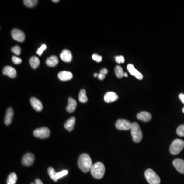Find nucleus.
Masks as SVG:
<instances>
[{
	"label": "nucleus",
	"instance_id": "nucleus-1",
	"mask_svg": "<svg viewBox=\"0 0 184 184\" xmlns=\"http://www.w3.org/2000/svg\"><path fill=\"white\" fill-rule=\"evenodd\" d=\"M78 165L79 168L83 171V172H88L91 169L92 161L90 155L87 154H82L79 157L78 160Z\"/></svg>",
	"mask_w": 184,
	"mask_h": 184
},
{
	"label": "nucleus",
	"instance_id": "nucleus-2",
	"mask_svg": "<svg viewBox=\"0 0 184 184\" xmlns=\"http://www.w3.org/2000/svg\"><path fill=\"white\" fill-rule=\"evenodd\" d=\"M92 176L97 179H101L104 176L106 168L101 162H97L92 167L90 170Z\"/></svg>",
	"mask_w": 184,
	"mask_h": 184
},
{
	"label": "nucleus",
	"instance_id": "nucleus-3",
	"mask_svg": "<svg viewBox=\"0 0 184 184\" xmlns=\"http://www.w3.org/2000/svg\"><path fill=\"white\" fill-rule=\"evenodd\" d=\"M130 130L133 141L136 143L140 142L142 139L143 134L139 124L136 122H134L132 123V127Z\"/></svg>",
	"mask_w": 184,
	"mask_h": 184
},
{
	"label": "nucleus",
	"instance_id": "nucleus-4",
	"mask_svg": "<svg viewBox=\"0 0 184 184\" xmlns=\"http://www.w3.org/2000/svg\"><path fill=\"white\" fill-rule=\"evenodd\" d=\"M145 177L149 184H160L161 179L153 170L148 169L145 172Z\"/></svg>",
	"mask_w": 184,
	"mask_h": 184
},
{
	"label": "nucleus",
	"instance_id": "nucleus-5",
	"mask_svg": "<svg viewBox=\"0 0 184 184\" xmlns=\"http://www.w3.org/2000/svg\"><path fill=\"white\" fill-rule=\"evenodd\" d=\"M184 148V141L182 140L175 139L170 146V152L172 154L176 155L179 154Z\"/></svg>",
	"mask_w": 184,
	"mask_h": 184
},
{
	"label": "nucleus",
	"instance_id": "nucleus-6",
	"mask_svg": "<svg viewBox=\"0 0 184 184\" xmlns=\"http://www.w3.org/2000/svg\"><path fill=\"white\" fill-rule=\"evenodd\" d=\"M34 136L36 138L40 139H46L49 137L50 134V130L46 127L37 128L33 131Z\"/></svg>",
	"mask_w": 184,
	"mask_h": 184
},
{
	"label": "nucleus",
	"instance_id": "nucleus-7",
	"mask_svg": "<svg viewBox=\"0 0 184 184\" xmlns=\"http://www.w3.org/2000/svg\"><path fill=\"white\" fill-rule=\"evenodd\" d=\"M116 127L117 129L122 130H131L132 123L130 122L125 119H119L116 123Z\"/></svg>",
	"mask_w": 184,
	"mask_h": 184
},
{
	"label": "nucleus",
	"instance_id": "nucleus-8",
	"mask_svg": "<svg viewBox=\"0 0 184 184\" xmlns=\"http://www.w3.org/2000/svg\"><path fill=\"white\" fill-rule=\"evenodd\" d=\"M11 36L15 40L19 42H24L25 35L22 31L18 29H13L11 31Z\"/></svg>",
	"mask_w": 184,
	"mask_h": 184
},
{
	"label": "nucleus",
	"instance_id": "nucleus-9",
	"mask_svg": "<svg viewBox=\"0 0 184 184\" xmlns=\"http://www.w3.org/2000/svg\"><path fill=\"white\" fill-rule=\"evenodd\" d=\"M35 160L34 155L31 153H27L23 156L22 164L25 166H30L34 163Z\"/></svg>",
	"mask_w": 184,
	"mask_h": 184
},
{
	"label": "nucleus",
	"instance_id": "nucleus-10",
	"mask_svg": "<svg viewBox=\"0 0 184 184\" xmlns=\"http://www.w3.org/2000/svg\"><path fill=\"white\" fill-rule=\"evenodd\" d=\"M127 69L131 75L134 76V77L139 80H142L143 78V76L142 74L134 68V66L133 64H128L127 66Z\"/></svg>",
	"mask_w": 184,
	"mask_h": 184
},
{
	"label": "nucleus",
	"instance_id": "nucleus-11",
	"mask_svg": "<svg viewBox=\"0 0 184 184\" xmlns=\"http://www.w3.org/2000/svg\"><path fill=\"white\" fill-rule=\"evenodd\" d=\"M31 104L32 107L37 112H40L43 109V104L40 100L37 99L36 98H31L30 99Z\"/></svg>",
	"mask_w": 184,
	"mask_h": 184
},
{
	"label": "nucleus",
	"instance_id": "nucleus-12",
	"mask_svg": "<svg viewBox=\"0 0 184 184\" xmlns=\"http://www.w3.org/2000/svg\"><path fill=\"white\" fill-rule=\"evenodd\" d=\"M118 96L114 92H109L104 96V100L106 103H112L118 99Z\"/></svg>",
	"mask_w": 184,
	"mask_h": 184
},
{
	"label": "nucleus",
	"instance_id": "nucleus-13",
	"mask_svg": "<svg viewBox=\"0 0 184 184\" xmlns=\"http://www.w3.org/2000/svg\"><path fill=\"white\" fill-rule=\"evenodd\" d=\"M3 73L8 77L13 78L16 76V71L14 68L10 66H6L3 70Z\"/></svg>",
	"mask_w": 184,
	"mask_h": 184
},
{
	"label": "nucleus",
	"instance_id": "nucleus-14",
	"mask_svg": "<svg viewBox=\"0 0 184 184\" xmlns=\"http://www.w3.org/2000/svg\"><path fill=\"white\" fill-rule=\"evenodd\" d=\"M173 165L179 172L184 174V160L180 158H176L173 161Z\"/></svg>",
	"mask_w": 184,
	"mask_h": 184
},
{
	"label": "nucleus",
	"instance_id": "nucleus-15",
	"mask_svg": "<svg viewBox=\"0 0 184 184\" xmlns=\"http://www.w3.org/2000/svg\"><path fill=\"white\" fill-rule=\"evenodd\" d=\"M60 57L61 60L66 63H70L72 60V53L69 50L67 49L63 50L61 53Z\"/></svg>",
	"mask_w": 184,
	"mask_h": 184
},
{
	"label": "nucleus",
	"instance_id": "nucleus-16",
	"mask_svg": "<svg viewBox=\"0 0 184 184\" xmlns=\"http://www.w3.org/2000/svg\"><path fill=\"white\" fill-rule=\"evenodd\" d=\"M58 77L61 81H68L72 79L73 74L69 71H61L58 74Z\"/></svg>",
	"mask_w": 184,
	"mask_h": 184
},
{
	"label": "nucleus",
	"instance_id": "nucleus-17",
	"mask_svg": "<svg viewBox=\"0 0 184 184\" xmlns=\"http://www.w3.org/2000/svg\"><path fill=\"white\" fill-rule=\"evenodd\" d=\"M137 117L138 119L144 122H148L151 119L152 116L149 113L147 112H141L137 114Z\"/></svg>",
	"mask_w": 184,
	"mask_h": 184
},
{
	"label": "nucleus",
	"instance_id": "nucleus-18",
	"mask_svg": "<svg viewBox=\"0 0 184 184\" xmlns=\"http://www.w3.org/2000/svg\"><path fill=\"white\" fill-rule=\"evenodd\" d=\"M77 106V102L72 97H69L68 99V104L66 109L69 113L73 112L75 110Z\"/></svg>",
	"mask_w": 184,
	"mask_h": 184
},
{
	"label": "nucleus",
	"instance_id": "nucleus-19",
	"mask_svg": "<svg viewBox=\"0 0 184 184\" xmlns=\"http://www.w3.org/2000/svg\"><path fill=\"white\" fill-rule=\"evenodd\" d=\"M13 109H12L11 107H9L7 110L5 119H4V122L6 125H9L11 123L12 118H13Z\"/></svg>",
	"mask_w": 184,
	"mask_h": 184
},
{
	"label": "nucleus",
	"instance_id": "nucleus-20",
	"mask_svg": "<svg viewBox=\"0 0 184 184\" xmlns=\"http://www.w3.org/2000/svg\"><path fill=\"white\" fill-rule=\"evenodd\" d=\"M76 119L74 117H72L69 118L65 122L64 124V128L68 131H71L73 130L75 124Z\"/></svg>",
	"mask_w": 184,
	"mask_h": 184
},
{
	"label": "nucleus",
	"instance_id": "nucleus-21",
	"mask_svg": "<svg viewBox=\"0 0 184 184\" xmlns=\"http://www.w3.org/2000/svg\"><path fill=\"white\" fill-rule=\"evenodd\" d=\"M47 65L50 67H54L58 64V59L57 57V56H50L48 58L46 61Z\"/></svg>",
	"mask_w": 184,
	"mask_h": 184
},
{
	"label": "nucleus",
	"instance_id": "nucleus-22",
	"mask_svg": "<svg viewBox=\"0 0 184 184\" xmlns=\"http://www.w3.org/2000/svg\"><path fill=\"white\" fill-rule=\"evenodd\" d=\"M29 63L31 67L33 69H35L39 67L40 66V61L36 56H32V57H31L30 59H29Z\"/></svg>",
	"mask_w": 184,
	"mask_h": 184
},
{
	"label": "nucleus",
	"instance_id": "nucleus-23",
	"mask_svg": "<svg viewBox=\"0 0 184 184\" xmlns=\"http://www.w3.org/2000/svg\"><path fill=\"white\" fill-rule=\"evenodd\" d=\"M79 100L80 102L82 103L87 102V101L88 100L87 94H86V91L85 89H82L80 90L79 94Z\"/></svg>",
	"mask_w": 184,
	"mask_h": 184
},
{
	"label": "nucleus",
	"instance_id": "nucleus-24",
	"mask_svg": "<svg viewBox=\"0 0 184 184\" xmlns=\"http://www.w3.org/2000/svg\"><path fill=\"white\" fill-rule=\"evenodd\" d=\"M18 178L16 173H11L9 175L7 180V184H16Z\"/></svg>",
	"mask_w": 184,
	"mask_h": 184
},
{
	"label": "nucleus",
	"instance_id": "nucleus-25",
	"mask_svg": "<svg viewBox=\"0 0 184 184\" xmlns=\"http://www.w3.org/2000/svg\"><path fill=\"white\" fill-rule=\"evenodd\" d=\"M115 73L116 76L119 78H121L124 76V72L121 66H116L115 68Z\"/></svg>",
	"mask_w": 184,
	"mask_h": 184
},
{
	"label": "nucleus",
	"instance_id": "nucleus-26",
	"mask_svg": "<svg viewBox=\"0 0 184 184\" xmlns=\"http://www.w3.org/2000/svg\"><path fill=\"white\" fill-rule=\"evenodd\" d=\"M48 172L50 178H51L53 181L56 182L57 181L58 179H57V178H56V173H56L55 171V170L52 167H50L48 168Z\"/></svg>",
	"mask_w": 184,
	"mask_h": 184
},
{
	"label": "nucleus",
	"instance_id": "nucleus-27",
	"mask_svg": "<svg viewBox=\"0 0 184 184\" xmlns=\"http://www.w3.org/2000/svg\"><path fill=\"white\" fill-rule=\"evenodd\" d=\"M24 5L28 7H33L35 6L38 3L37 0H24L23 1Z\"/></svg>",
	"mask_w": 184,
	"mask_h": 184
},
{
	"label": "nucleus",
	"instance_id": "nucleus-28",
	"mask_svg": "<svg viewBox=\"0 0 184 184\" xmlns=\"http://www.w3.org/2000/svg\"><path fill=\"white\" fill-rule=\"evenodd\" d=\"M177 134L181 137H184V124L179 125L176 130Z\"/></svg>",
	"mask_w": 184,
	"mask_h": 184
},
{
	"label": "nucleus",
	"instance_id": "nucleus-29",
	"mask_svg": "<svg viewBox=\"0 0 184 184\" xmlns=\"http://www.w3.org/2000/svg\"><path fill=\"white\" fill-rule=\"evenodd\" d=\"M68 173V171L67 170H64L63 171H61L59 172L56 173V178L58 179L61 178H63L64 176H66Z\"/></svg>",
	"mask_w": 184,
	"mask_h": 184
},
{
	"label": "nucleus",
	"instance_id": "nucleus-30",
	"mask_svg": "<svg viewBox=\"0 0 184 184\" xmlns=\"http://www.w3.org/2000/svg\"><path fill=\"white\" fill-rule=\"evenodd\" d=\"M11 51L16 55H19L21 54V48L19 46H16L11 48Z\"/></svg>",
	"mask_w": 184,
	"mask_h": 184
},
{
	"label": "nucleus",
	"instance_id": "nucleus-31",
	"mask_svg": "<svg viewBox=\"0 0 184 184\" xmlns=\"http://www.w3.org/2000/svg\"><path fill=\"white\" fill-rule=\"evenodd\" d=\"M92 58L94 61H96L97 63H100L102 60V57L96 53H95L92 55Z\"/></svg>",
	"mask_w": 184,
	"mask_h": 184
},
{
	"label": "nucleus",
	"instance_id": "nucleus-32",
	"mask_svg": "<svg viewBox=\"0 0 184 184\" xmlns=\"http://www.w3.org/2000/svg\"><path fill=\"white\" fill-rule=\"evenodd\" d=\"M115 61L116 63L118 64H122L124 63L125 61V58L122 55H119V56H116L115 57Z\"/></svg>",
	"mask_w": 184,
	"mask_h": 184
},
{
	"label": "nucleus",
	"instance_id": "nucleus-33",
	"mask_svg": "<svg viewBox=\"0 0 184 184\" xmlns=\"http://www.w3.org/2000/svg\"><path fill=\"white\" fill-rule=\"evenodd\" d=\"M12 61L15 64H20L22 62V61L20 58L16 56H13L12 57Z\"/></svg>",
	"mask_w": 184,
	"mask_h": 184
},
{
	"label": "nucleus",
	"instance_id": "nucleus-34",
	"mask_svg": "<svg viewBox=\"0 0 184 184\" xmlns=\"http://www.w3.org/2000/svg\"><path fill=\"white\" fill-rule=\"evenodd\" d=\"M47 48L46 45H42V46L40 47V48H39L37 51V54H39L40 56H41L42 53H43L44 50Z\"/></svg>",
	"mask_w": 184,
	"mask_h": 184
},
{
	"label": "nucleus",
	"instance_id": "nucleus-35",
	"mask_svg": "<svg viewBox=\"0 0 184 184\" xmlns=\"http://www.w3.org/2000/svg\"><path fill=\"white\" fill-rule=\"evenodd\" d=\"M108 70H107L106 68H103V69H102L100 71V73L102 74H103L104 75H106V74H107L108 73Z\"/></svg>",
	"mask_w": 184,
	"mask_h": 184
},
{
	"label": "nucleus",
	"instance_id": "nucleus-36",
	"mask_svg": "<svg viewBox=\"0 0 184 184\" xmlns=\"http://www.w3.org/2000/svg\"><path fill=\"white\" fill-rule=\"evenodd\" d=\"M98 78L99 80H102L106 78V75H104L103 74H102L101 73H99L98 75Z\"/></svg>",
	"mask_w": 184,
	"mask_h": 184
},
{
	"label": "nucleus",
	"instance_id": "nucleus-37",
	"mask_svg": "<svg viewBox=\"0 0 184 184\" xmlns=\"http://www.w3.org/2000/svg\"><path fill=\"white\" fill-rule=\"evenodd\" d=\"M179 99H180V100L182 101V102L184 104V94L181 93V94H180L179 95Z\"/></svg>",
	"mask_w": 184,
	"mask_h": 184
},
{
	"label": "nucleus",
	"instance_id": "nucleus-38",
	"mask_svg": "<svg viewBox=\"0 0 184 184\" xmlns=\"http://www.w3.org/2000/svg\"><path fill=\"white\" fill-rule=\"evenodd\" d=\"M35 184H43V183L40 179H35Z\"/></svg>",
	"mask_w": 184,
	"mask_h": 184
},
{
	"label": "nucleus",
	"instance_id": "nucleus-39",
	"mask_svg": "<svg viewBox=\"0 0 184 184\" xmlns=\"http://www.w3.org/2000/svg\"><path fill=\"white\" fill-rule=\"evenodd\" d=\"M124 76L126 77H128V75H127V73H124Z\"/></svg>",
	"mask_w": 184,
	"mask_h": 184
},
{
	"label": "nucleus",
	"instance_id": "nucleus-40",
	"mask_svg": "<svg viewBox=\"0 0 184 184\" xmlns=\"http://www.w3.org/2000/svg\"><path fill=\"white\" fill-rule=\"evenodd\" d=\"M52 1H53V2H55V3H57V2H59V0H53Z\"/></svg>",
	"mask_w": 184,
	"mask_h": 184
},
{
	"label": "nucleus",
	"instance_id": "nucleus-41",
	"mask_svg": "<svg viewBox=\"0 0 184 184\" xmlns=\"http://www.w3.org/2000/svg\"><path fill=\"white\" fill-rule=\"evenodd\" d=\"M98 74L95 73L94 74V76L95 77H96L97 76L98 77Z\"/></svg>",
	"mask_w": 184,
	"mask_h": 184
},
{
	"label": "nucleus",
	"instance_id": "nucleus-42",
	"mask_svg": "<svg viewBox=\"0 0 184 184\" xmlns=\"http://www.w3.org/2000/svg\"><path fill=\"white\" fill-rule=\"evenodd\" d=\"M182 112L184 113V107H183V109H182Z\"/></svg>",
	"mask_w": 184,
	"mask_h": 184
},
{
	"label": "nucleus",
	"instance_id": "nucleus-43",
	"mask_svg": "<svg viewBox=\"0 0 184 184\" xmlns=\"http://www.w3.org/2000/svg\"><path fill=\"white\" fill-rule=\"evenodd\" d=\"M31 184H34L33 183H31Z\"/></svg>",
	"mask_w": 184,
	"mask_h": 184
}]
</instances>
